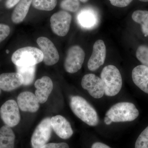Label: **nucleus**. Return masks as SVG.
<instances>
[{"mask_svg": "<svg viewBox=\"0 0 148 148\" xmlns=\"http://www.w3.org/2000/svg\"><path fill=\"white\" fill-rule=\"evenodd\" d=\"M15 135L13 130L6 125L0 128V148H14Z\"/></svg>", "mask_w": 148, "mask_h": 148, "instance_id": "19", "label": "nucleus"}, {"mask_svg": "<svg viewBox=\"0 0 148 148\" xmlns=\"http://www.w3.org/2000/svg\"><path fill=\"white\" fill-rule=\"evenodd\" d=\"M52 128L50 118L43 119L36 127L32 135L31 140L32 148H42L46 145L51 138Z\"/></svg>", "mask_w": 148, "mask_h": 148, "instance_id": "5", "label": "nucleus"}, {"mask_svg": "<svg viewBox=\"0 0 148 148\" xmlns=\"http://www.w3.org/2000/svg\"><path fill=\"white\" fill-rule=\"evenodd\" d=\"M79 6V0H63L60 4L61 9L73 12L78 10Z\"/></svg>", "mask_w": 148, "mask_h": 148, "instance_id": "23", "label": "nucleus"}, {"mask_svg": "<svg viewBox=\"0 0 148 148\" xmlns=\"http://www.w3.org/2000/svg\"><path fill=\"white\" fill-rule=\"evenodd\" d=\"M10 33V28L8 25L0 23V43L4 40Z\"/></svg>", "mask_w": 148, "mask_h": 148, "instance_id": "26", "label": "nucleus"}, {"mask_svg": "<svg viewBox=\"0 0 148 148\" xmlns=\"http://www.w3.org/2000/svg\"><path fill=\"white\" fill-rule=\"evenodd\" d=\"M12 63L16 66H35L43 60V55L39 49L26 47L18 49L12 54Z\"/></svg>", "mask_w": 148, "mask_h": 148, "instance_id": "4", "label": "nucleus"}, {"mask_svg": "<svg viewBox=\"0 0 148 148\" xmlns=\"http://www.w3.org/2000/svg\"><path fill=\"white\" fill-rule=\"evenodd\" d=\"M23 77L17 73H4L0 75V88L5 91L14 90L23 85Z\"/></svg>", "mask_w": 148, "mask_h": 148, "instance_id": "15", "label": "nucleus"}, {"mask_svg": "<svg viewBox=\"0 0 148 148\" xmlns=\"http://www.w3.org/2000/svg\"><path fill=\"white\" fill-rule=\"evenodd\" d=\"M101 78L105 86V94L114 96L118 94L122 86V79L119 69L113 65L104 67L101 74Z\"/></svg>", "mask_w": 148, "mask_h": 148, "instance_id": "2", "label": "nucleus"}, {"mask_svg": "<svg viewBox=\"0 0 148 148\" xmlns=\"http://www.w3.org/2000/svg\"><path fill=\"white\" fill-rule=\"evenodd\" d=\"M57 3V0H32V4L38 10L49 11L55 8Z\"/></svg>", "mask_w": 148, "mask_h": 148, "instance_id": "22", "label": "nucleus"}, {"mask_svg": "<svg viewBox=\"0 0 148 148\" xmlns=\"http://www.w3.org/2000/svg\"><path fill=\"white\" fill-rule=\"evenodd\" d=\"M42 148H69V147L66 143H51L47 144Z\"/></svg>", "mask_w": 148, "mask_h": 148, "instance_id": "28", "label": "nucleus"}, {"mask_svg": "<svg viewBox=\"0 0 148 148\" xmlns=\"http://www.w3.org/2000/svg\"><path fill=\"white\" fill-rule=\"evenodd\" d=\"M16 66L17 73L23 77L24 79L23 85L28 86L32 84L35 78L36 65Z\"/></svg>", "mask_w": 148, "mask_h": 148, "instance_id": "20", "label": "nucleus"}, {"mask_svg": "<svg viewBox=\"0 0 148 148\" xmlns=\"http://www.w3.org/2000/svg\"><path fill=\"white\" fill-rule=\"evenodd\" d=\"M77 21L83 29L91 30L98 26L99 24V17L93 10L84 9L78 14Z\"/></svg>", "mask_w": 148, "mask_h": 148, "instance_id": "16", "label": "nucleus"}, {"mask_svg": "<svg viewBox=\"0 0 148 148\" xmlns=\"http://www.w3.org/2000/svg\"><path fill=\"white\" fill-rule=\"evenodd\" d=\"M70 107L74 114L89 126H95L99 123L97 112L90 103L81 96H72Z\"/></svg>", "mask_w": 148, "mask_h": 148, "instance_id": "1", "label": "nucleus"}, {"mask_svg": "<svg viewBox=\"0 0 148 148\" xmlns=\"http://www.w3.org/2000/svg\"><path fill=\"white\" fill-rule=\"evenodd\" d=\"M106 56V48L104 41H96L93 45L92 54L88 62V68L91 71L99 69L105 63Z\"/></svg>", "mask_w": 148, "mask_h": 148, "instance_id": "11", "label": "nucleus"}, {"mask_svg": "<svg viewBox=\"0 0 148 148\" xmlns=\"http://www.w3.org/2000/svg\"><path fill=\"white\" fill-rule=\"evenodd\" d=\"M139 112L135 105L129 102H121L115 104L106 112L113 122L132 121L139 116Z\"/></svg>", "mask_w": 148, "mask_h": 148, "instance_id": "3", "label": "nucleus"}, {"mask_svg": "<svg viewBox=\"0 0 148 148\" xmlns=\"http://www.w3.org/2000/svg\"><path fill=\"white\" fill-rule=\"evenodd\" d=\"M132 77L134 84L148 94V67L143 65L136 66L132 70Z\"/></svg>", "mask_w": 148, "mask_h": 148, "instance_id": "17", "label": "nucleus"}, {"mask_svg": "<svg viewBox=\"0 0 148 148\" xmlns=\"http://www.w3.org/2000/svg\"><path fill=\"white\" fill-rule=\"evenodd\" d=\"M112 5L119 8H124L129 5L132 0H109Z\"/></svg>", "mask_w": 148, "mask_h": 148, "instance_id": "27", "label": "nucleus"}, {"mask_svg": "<svg viewBox=\"0 0 148 148\" xmlns=\"http://www.w3.org/2000/svg\"><path fill=\"white\" fill-rule=\"evenodd\" d=\"M1 88H0V94H1Z\"/></svg>", "mask_w": 148, "mask_h": 148, "instance_id": "34", "label": "nucleus"}, {"mask_svg": "<svg viewBox=\"0 0 148 148\" xmlns=\"http://www.w3.org/2000/svg\"><path fill=\"white\" fill-rule=\"evenodd\" d=\"M132 19L141 25L143 34L148 36V11L136 10L132 14Z\"/></svg>", "mask_w": 148, "mask_h": 148, "instance_id": "21", "label": "nucleus"}, {"mask_svg": "<svg viewBox=\"0 0 148 148\" xmlns=\"http://www.w3.org/2000/svg\"><path fill=\"white\" fill-rule=\"evenodd\" d=\"M52 128L58 137L63 139H69L73 133L70 122L64 116L56 115L51 118Z\"/></svg>", "mask_w": 148, "mask_h": 148, "instance_id": "12", "label": "nucleus"}, {"mask_svg": "<svg viewBox=\"0 0 148 148\" xmlns=\"http://www.w3.org/2000/svg\"><path fill=\"white\" fill-rule=\"evenodd\" d=\"M139 1H140L144 2H148V0H139Z\"/></svg>", "mask_w": 148, "mask_h": 148, "instance_id": "33", "label": "nucleus"}, {"mask_svg": "<svg viewBox=\"0 0 148 148\" xmlns=\"http://www.w3.org/2000/svg\"><path fill=\"white\" fill-rule=\"evenodd\" d=\"M135 148H148V126L139 135L135 143Z\"/></svg>", "mask_w": 148, "mask_h": 148, "instance_id": "25", "label": "nucleus"}, {"mask_svg": "<svg viewBox=\"0 0 148 148\" xmlns=\"http://www.w3.org/2000/svg\"><path fill=\"white\" fill-rule=\"evenodd\" d=\"M136 56L143 65L148 67V47L141 45L138 47L136 51Z\"/></svg>", "mask_w": 148, "mask_h": 148, "instance_id": "24", "label": "nucleus"}, {"mask_svg": "<svg viewBox=\"0 0 148 148\" xmlns=\"http://www.w3.org/2000/svg\"><path fill=\"white\" fill-rule=\"evenodd\" d=\"M104 122L106 123V125H110L112 122V121L110 119L109 117L106 116L105 117V119H104Z\"/></svg>", "mask_w": 148, "mask_h": 148, "instance_id": "31", "label": "nucleus"}, {"mask_svg": "<svg viewBox=\"0 0 148 148\" xmlns=\"http://www.w3.org/2000/svg\"><path fill=\"white\" fill-rule=\"evenodd\" d=\"M20 0H7L5 2L6 8L8 9H11L16 5Z\"/></svg>", "mask_w": 148, "mask_h": 148, "instance_id": "29", "label": "nucleus"}, {"mask_svg": "<svg viewBox=\"0 0 148 148\" xmlns=\"http://www.w3.org/2000/svg\"><path fill=\"white\" fill-rule=\"evenodd\" d=\"M72 19L71 15L66 11L53 14L50 20L51 30L59 36H65L69 33Z\"/></svg>", "mask_w": 148, "mask_h": 148, "instance_id": "7", "label": "nucleus"}, {"mask_svg": "<svg viewBox=\"0 0 148 148\" xmlns=\"http://www.w3.org/2000/svg\"><path fill=\"white\" fill-rule=\"evenodd\" d=\"M85 53L79 46L74 45L69 49L64 62V68L69 73H75L81 69Z\"/></svg>", "mask_w": 148, "mask_h": 148, "instance_id": "6", "label": "nucleus"}, {"mask_svg": "<svg viewBox=\"0 0 148 148\" xmlns=\"http://www.w3.org/2000/svg\"><path fill=\"white\" fill-rule=\"evenodd\" d=\"M91 148H111L109 146L104 143L96 142L93 143L91 146Z\"/></svg>", "mask_w": 148, "mask_h": 148, "instance_id": "30", "label": "nucleus"}, {"mask_svg": "<svg viewBox=\"0 0 148 148\" xmlns=\"http://www.w3.org/2000/svg\"><path fill=\"white\" fill-rule=\"evenodd\" d=\"M0 116L5 125L12 127L18 124L21 119L19 107L16 101H6L0 109Z\"/></svg>", "mask_w": 148, "mask_h": 148, "instance_id": "8", "label": "nucleus"}, {"mask_svg": "<svg viewBox=\"0 0 148 148\" xmlns=\"http://www.w3.org/2000/svg\"><path fill=\"white\" fill-rule=\"evenodd\" d=\"M19 108L23 112L34 113L39 108V102L36 95L29 91L21 92L17 98Z\"/></svg>", "mask_w": 148, "mask_h": 148, "instance_id": "13", "label": "nucleus"}, {"mask_svg": "<svg viewBox=\"0 0 148 148\" xmlns=\"http://www.w3.org/2000/svg\"><path fill=\"white\" fill-rule=\"evenodd\" d=\"M79 1H81L83 3H86L88 1V0H79Z\"/></svg>", "mask_w": 148, "mask_h": 148, "instance_id": "32", "label": "nucleus"}, {"mask_svg": "<svg viewBox=\"0 0 148 148\" xmlns=\"http://www.w3.org/2000/svg\"><path fill=\"white\" fill-rule=\"evenodd\" d=\"M82 86L87 90L93 98L99 99L105 94V86L101 78L95 74H88L85 75L82 80Z\"/></svg>", "mask_w": 148, "mask_h": 148, "instance_id": "9", "label": "nucleus"}, {"mask_svg": "<svg viewBox=\"0 0 148 148\" xmlns=\"http://www.w3.org/2000/svg\"><path fill=\"white\" fill-rule=\"evenodd\" d=\"M37 43L43 55V61L47 66L56 64L59 60L58 50L53 42L45 37H40L37 40Z\"/></svg>", "mask_w": 148, "mask_h": 148, "instance_id": "10", "label": "nucleus"}, {"mask_svg": "<svg viewBox=\"0 0 148 148\" xmlns=\"http://www.w3.org/2000/svg\"><path fill=\"white\" fill-rule=\"evenodd\" d=\"M34 85L36 88L35 95L39 102L41 104L45 103L53 90V83L52 80L50 77L45 76L37 80Z\"/></svg>", "mask_w": 148, "mask_h": 148, "instance_id": "14", "label": "nucleus"}, {"mask_svg": "<svg viewBox=\"0 0 148 148\" xmlns=\"http://www.w3.org/2000/svg\"><path fill=\"white\" fill-rule=\"evenodd\" d=\"M32 0H20L16 5L11 15L13 23L18 24L22 22L27 16Z\"/></svg>", "mask_w": 148, "mask_h": 148, "instance_id": "18", "label": "nucleus"}]
</instances>
